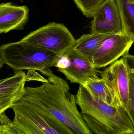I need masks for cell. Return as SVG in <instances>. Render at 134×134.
<instances>
[{"label":"cell","mask_w":134,"mask_h":134,"mask_svg":"<svg viewBox=\"0 0 134 134\" xmlns=\"http://www.w3.org/2000/svg\"><path fill=\"white\" fill-rule=\"evenodd\" d=\"M69 64V60L66 52L58 59L54 67L57 68V70L66 68Z\"/></svg>","instance_id":"cell-19"},{"label":"cell","mask_w":134,"mask_h":134,"mask_svg":"<svg viewBox=\"0 0 134 134\" xmlns=\"http://www.w3.org/2000/svg\"><path fill=\"white\" fill-rule=\"evenodd\" d=\"M28 72L26 76V82L36 81H39L42 83L47 80V79L43 78L38 73L35 72V70H28Z\"/></svg>","instance_id":"cell-18"},{"label":"cell","mask_w":134,"mask_h":134,"mask_svg":"<svg viewBox=\"0 0 134 134\" xmlns=\"http://www.w3.org/2000/svg\"><path fill=\"white\" fill-rule=\"evenodd\" d=\"M122 57L126 60L127 64L134 76V55H131L127 53Z\"/></svg>","instance_id":"cell-20"},{"label":"cell","mask_w":134,"mask_h":134,"mask_svg":"<svg viewBox=\"0 0 134 134\" xmlns=\"http://www.w3.org/2000/svg\"><path fill=\"white\" fill-rule=\"evenodd\" d=\"M93 17L91 32L101 34H124L120 12L115 0H107Z\"/></svg>","instance_id":"cell-8"},{"label":"cell","mask_w":134,"mask_h":134,"mask_svg":"<svg viewBox=\"0 0 134 134\" xmlns=\"http://www.w3.org/2000/svg\"><path fill=\"white\" fill-rule=\"evenodd\" d=\"M66 53L69 58V65L66 68L57 71L63 74L71 83L83 85L88 79L99 77L97 69L92 63L72 48Z\"/></svg>","instance_id":"cell-9"},{"label":"cell","mask_w":134,"mask_h":134,"mask_svg":"<svg viewBox=\"0 0 134 134\" xmlns=\"http://www.w3.org/2000/svg\"><path fill=\"white\" fill-rule=\"evenodd\" d=\"M0 54L5 64L15 71L35 70L48 77L53 74L50 68L60 57L21 40L1 46Z\"/></svg>","instance_id":"cell-3"},{"label":"cell","mask_w":134,"mask_h":134,"mask_svg":"<svg viewBox=\"0 0 134 134\" xmlns=\"http://www.w3.org/2000/svg\"><path fill=\"white\" fill-rule=\"evenodd\" d=\"M29 12L26 6H16L12 2L1 3L0 34L23 30L28 21Z\"/></svg>","instance_id":"cell-11"},{"label":"cell","mask_w":134,"mask_h":134,"mask_svg":"<svg viewBox=\"0 0 134 134\" xmlns=\"http://www.w3.org/2000/svg\"><path fill=\"white\" fill-rule=\"evenodd\" d=\"M76 96L77 105L92 134H134V125L124 109L93 97L82 85Z\"/></svg>","instance_id":"cell-2"},{"label":"cell","mask_w":134,"mask_h":134,"mask_svg":"<svg viewBox=\"0 0 134 134\" xmlns=\"http://www.w3.org/2000/svg\"><path fill=\"white\" fill-rule=\"evenodd\" d=\"M130 68V67H129ZM130 103L132 122L134 125V76L130 68Z\"/></svg>","instance_id":"cell-17"},{"label":"cell","mask_w":134,"mask_h":134,"mask_svg":"<svg viewBox=\"0 0 134 134\" xmlns=\"http://www.w3.org/2000/svg\"><path fill=\"white\" fill-rule=\"evenodd\" d=\"M131 1H134V0H131Z\"/></svg>","instance_id":"cell-22"},{"label":"cell","mask_w":134,"mask_h":134,"mask_svg":"<svg viewBox=\"0 0 134 134\" xmlns=\"http://www.w3.org/2000/svg\"><path fill=\"white\" fill-rule=\"evenodd\" d=\"M119 9L124 34L134 42V1L115 0Z\"/></svg>","instance_id":"cell-13"},{"label":"cell","mask_w":134,"mask_h":134,"mask_svg":"<svg viewBox=\"0 0 134 134\" xmlns=\"http://www.w3.org/2000/svg\"><path fill=\"white\" fill-rule=\"evenodd\" d=\"M26 74L16 71L14 75L0 79V116L20 99L25 89Z\"/></svg>","instance_id":"cell-10"},{"label":"cell","mask_w":134,"mask_h":134,"mask_svg":"<svg viewBox=\"0 0 134 134\" xmlns=\"http://www.w3.org/2000/svg\"><path fill=\"white\" fill-rule=\"evenodd\" d=\"M37 87H25L19 100L37 104L75 134H92L78 109L75 95L66 81L54 74Z\"/></svg>","instance_id":"cell-1"},{"label":"cell","mask_w":134,"mask_h":134,"mask_svg":"<svg viewBox=\"0 0 134 134\" xmlns=\"http://www.w3.org/2000/svg\"><path fill=\"white\" fill-rule=\"evenodd\" d=\"M133 43L125 34L109 35L94 53L92 65L97 69L106 67L129 53Z\"/></svg>","instance_id":"cell-7"},{"label":"cell","mask_w":134,"mask_h":134,"mask_svg":"<svg viewBox=\"0 0 134 134\" xmlns=\"http://www.w3.org/2000/svg\"><path fill=\"white\" fill-rule=\"evenodd\" d=\"M109 35L92 32L90 34H83L79 38L76 40L72 48L92 63V59L94 53Z\"/></svg>","instance_id":"cell-12"},{"label":"cell","mask_w":134,"mask_h":134,"mask_svg":"<svg viewBox=\"0 0 134 134\" xmlns=\"http://www.w3.org/2000/svg\"><path fill=\"white\" fill-rule=\"evenodd\" d=\"M0 134H20L5 112L0 116Z\"/></svg>","instance_id":"cell-16"},{"label":"cell","mask_w":134,"mask_h":134,"mask_svg":"<svg viewBox=\"0 0 134 134\" xmlns=\"http://www.w3.org/2000/svg\"><path fill=\"white\" fill-rule=\"evenodd\" d=\"M97 72L110 93L113 105L125 109L132 120L130 103V68L126 60L122 57L105 68L97 70Z\"/></svg>","instance_id":"cell-5"},{"label":"cell","mask_w":134,"mask_h":134,"mask_svg":"<svg viewBox=\"0 0 134 134\" xmlns=\"http://www.w3.org/2000/svg\"><path fill=\"white\" fill-rule=\"evenodd\" d=\"M21 41L61 56L72 48L76 39L64 24L53 22L32 31Z\"/></svg>","instance_id":"cell-6"},{"label":"cell","mask_w":134,"mask_h":134,"mask_svg":"<svg viewBox=\"0 0 134 134\" xmlns=\"http://www.w3.org/2000/svg\"><path fill=\"white\" fill-rule=\"evenodd\" d=\"M4 64H5L4 62V60L0 54V69L3 67Z\"/></svg>","instance_id":"cell-21"},{"label":"cell","mask_w":134,"mask_h":134,"mask_svg":"<svg viewBox=\"0 0 134 134\" xmlns=\"http://www.w3.org/2000/svg\"><path fill=\"white\" fill-rule=\"evenodd\" d=\"M107 0H73L83 14L87 17H93L98 9Z\"/></svg>","instance_id":"cell-15"},{"label":"cell","mask_w":134,"mask_h":134,"mask_svg":"<svg viewBox=\"0 0 134 134\" xmlns=\"http://www.w3.org/2000/svg\"><path fill=\"white\" fill-rule=\"evenodd\" d=\"M11 108L15 115L13 122L20 134H75L37 104L19 100Z\"/></svg>","instance_id":"cell-4"},{"label":"cell","mask_w":134,"mask_h":134,"mask_svg":"<svg viewBox=\"0 0 134 134\" xmlns=\"http://www.w3.org/2000/svg\"><path fill=\"white\" fill-rule=\"evenodd\" d=\"M82 85L93 97L113 105L112 100L110 93L100 77L88 79Z\"/></svg>","instance_id":"cell-14"}]
</instances>
